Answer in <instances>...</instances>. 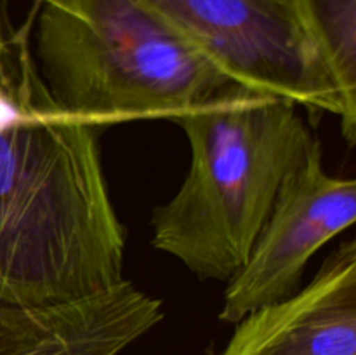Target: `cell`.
<instances>
[{"label": "cell", "instance_id": "cell-1", "mask_svg": "<svg viewBox=\"0 0 356 355\" xmlns=\"http://www.w3.org/2000/svg\"><path fill=\"white\" fill-rule=\"evenodd\" d=\"M37 6L16 26L0 0V301L16 305L73 301L125 281L101 127L45 89L31 54Z\"/></svg>", "mask_w": 356, "mask_h": 355}, {"label": "cell", "instance_id": "cell-2", "mask_svg": "<svg viewBox=\"0 0 356 355\" xmlns=\"http://www.w3.org/2000/svg\"><path fill=\"white\" fill-rule=\"evenodd\" d=\"M299 108L233 82L174 118L190 145V169L176 195L153 211L155 249L198 278L228 282L315 138Z\"/></svg>", "mask_w": 356, "mask_h": 355}, {"label": "cell", "instance_id": "cell-3", "mask_svg": "<svg viewBox=\"0 0 356 355\" xmlns=\"http://www.w3.org/2000/svg\"><path fill=\"white\" fill-rule=\"evenodd\" d=\"M33 28L52 101L101 129L176 118L235 82L139 0H38Z\"/></svg>", "mask_w": 356, "mask_h": 355}, {"label": "cell", "instance_id": "cell-4", "mask_svg": "<svg viewBox=\"0 0 356 355\" xmlns=\"http://www.w3.org/2000/svg\"><path fill=\"white\" fill-rule=\"evenodd\" d=\"M214 59L236 84L287 97L309 113L341 120L355 145L350 113L302 14L301 0H139Z\"/></svg>", "mask_w": 356, "mask_h": 355}, {"label": "cell", "instance_id": "cell-5", "mask_svg": "<svg viewBox=\"0 0 356 355\" xmlns=\"http://www.w3.org/2000/svg\"><path fill=\"white\" fill-rule=\"evenodd\" d=\"M355 219L356 180L327 173L322 145L313 138L282 181L245 265L228 281L219 320L236 324L252 310L292 294L316 251Z\"/></svg>", "mask_w": 356, "mask_h": 355}, {"label": "cell", "instance_id": "cell-6", "mask_svg": "<svg viewBox=\"0 0 356 355\" xmlns=\"http://www.w3.org/2000/svg\"><path fill=\"white\" fill-rule=\"evenodd\" d=\"M221 355H356V242L346 240L315 277L236 322Z\"/></svg>", "mask_w": 356, "mask_h": 355}, {"label": "cell", "instance_id": "cell-7", "mask_svg": "<svg viewBox=\"0 0 356 355\" xmlns=\"http://www.w3.org/2000/svg\"><path fill=\"white\" fill-rule=\"evenodd\" d=\"M306 26L356 115V0H301Z\"/></svg>", "mask_w": 356, "mask_h": 355}]
</instances>
